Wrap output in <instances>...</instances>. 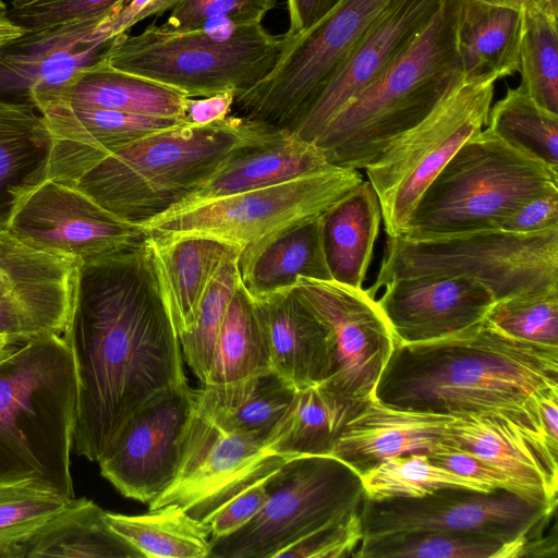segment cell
Wrapping results in <instances>:
<instances>
[{
    "label": "cell",
    "instance_id": "6da1fadb",
    "mask_svg": "<svg viewBox=\"0 0 558 558\" xmlns=\"http://www.w3.org/2000/svg\"><path fill=\"white\" fill-rule=\"evenodd\" d=\"M62 337L78 386L73 449L98 462L141 408L187 383L148 233L80 265Z\"/></svg>",
    "mask_w": 558,
    "mask_h": 558
},
{
    "label": "cell",
    "instance_id": "7a4b0ae2",
    "mask_svg": "<svg viewBox=\"0 0 558 558\" xmlns=\"http://www.w3.org/2000/svg\"><path fill=\"white\" fill-rule=\"evenodd\" d=\"M551 388H558V349L518 340L484 319L430 341H396L374 400L449 416L502 413L545 436L536 399Z\"/></svg>",
    "mask_w": 558,
    "mask_h": 558
},
{
    "label": "cell",
    "instance_id": "3957f363",
    "mask_svg": "<svg viewBox=\"0 0 558 558\" xmlns=\"http://www.w3.org/2000/svg\"><path fill=\"white\" fill-rule=\"evenodd\" d=\"M72 350L60 335L0 352V483L33 482L71 499L77 411Z\"/></svg>",
    "mask_w": 558,
    "mask_h": 558
},
{
    "label": "cell",
    "instance_id": "277c9868",
    "mask_svg": "<svg viewBox=\"0 0 558 558\" xmlns=\"http://www.w3.org/2000/svg\"><path fill=\"white\" fill-rule=\"evenodd\" d=\"M458 0L444 3L410 48L313 141L331 167L366 169L462 83Z\"/></svg>",
    "mask_w": 558,
    "mask_h": 558
},
{
    "label": "cell",
    "instance_id": "5b68a950",
    "mask_svg": "<svg viewBox=\"0 0 558 558\" xmlns=\"http://www.w3.org/2000/svg\"><path fill=\"white\" fill-rule=\"evenodd\" d=\"M270 130L232 114L205 125L184 124L108 154L71 185L142 227L182 203L238 148Z\"/></svg>",
    "mask_w": 558,
    "mask_h": 558
},
{
    "label": "cell",
    "instance_id": "8992f818",
    "mask_svg": "<svg viewBox=\"0 0 558 558\" xmlns=\"http://www.w3.org/2000/svg\"><path fill=\"white\" fill-rule=\"evenodd\" d=\"M288 38L262 24L217 36L207 28L179 32L155 23L112 38L100 58L110 66L171 87L190 98L240 95L276 64Z\"/></svg>",
    "mask_w": 558,
    "mask_h": 558
},
{
    "label": "cell",
    "instance_id": "52a82bcc",
    "mask_svg": "<svg viewBox=\"0 0 558 558\" xmlns=\"http://www.w3.org/2000/svg\"><path fill=\"white\" fill-rule=\"evenodd\" d=\"M548 193H558V172L482 130L428 185L400 236L500 229L519 205Z\"/></svg>",
    "mask_w": 558,
    "mask_h": 558
},
{
    "label": "cell",
    "instance_id": "ba28073f",
    "mask_svg": "<svg viewBox=\"0 0 558 558\" xmlns=\"http://www.w3.org/2000/svg\"><path fill=\"white\" fill-rule=\"evenodd\" d=\"M429 274L472 278L496 301L558 287V229L387 236L377 279L367 291L375 296L390 280Z\"/></svg>",
    "mask_w": 558,
    "mask_h": 558
},
{
    "label": "cell",
    "instance_id": "9c48e42d",
    "mask_svg": "<svg viewBox=\"0 0 558 558\" xmlns=\"http://www.w3.org/2000/svg\"><path fill=\"white\" fill-rule=\"evenodd\" d=\"M398 0H340L296 36H286L271 71L234 97L231 113L272 130L294 132L335 73Z\"/></svg>",
    "mask_w": 558,
    "mask_h": 558
},
{
    "label": "cell",
    "instance_id": "30bf717a",
    "mask_svg": "<svg viewBox=\"0 0 558 558\" xmlns=\"http://www.w3.org/2000/svg\"><path fill=\"white\" fill-rule=\"evenodd\" d=\"M266 486L268 500L243 527L211 542L209 557L277 558L327 522L361 508L360 474L330 454L289 458Z\"/></svg>",
    "mask_w": 558,
    "mask_h": 558
},
{
    "label": "cell",
    "instance_id": "8fae6325",
    "mask_svg": "<svg viewBox=\"0 0 558 558\" xmlns=\"http://www.w3.org/2000/svg\"><path fill=\"white\" fill-rule=\"evenodd\" d=\"M494 82L462 83L366 168L387 236L403 234L422 194L460 147L487 124Z\"/></svg>",
    "mask_w": 558,
    "mask_h": 558
},
{
    "label": "cell",
    "instance_id": "7c38bea8",
    "mask_svg": "<svg viewBox=\"0 0 558 558\" xmlns=\"http://www.w3.org/2000/svg\"><path fill=\"white\" fill-rule=\"evenodd\" d=\"M363 181L356 169L332 167L283 183L166 213L143 225L149 234L202 233L242 250L291 225L323 215Z\"/></svg>",
    "mask_w": 558,
    "mask_h": 558
},
{
    "label": "cell",
    "instance_id": "4fadbf2b",
    "mask_svg": "<svg viewBox=\"0 0 558 558\" xmlns=\"http://www.w3.org/2000/svg\"><path fill=\"white\" fill-rule=\"evenodd\" d=\"M556 507L557 502L531 501L505 488L485 493L444 487L420 498H364L360 518L363 537L428 530L506 544L543 533Z\"/></svg>",
    "mask_w": 558,
    "mask_h": 558
},
{
    "label": "cell",
    "instance_id": "5bb4252c",
    "mask_svg": "<svg viewBox=\"0 0 558 558\" xmlns=\"http://www.w3.org/2000/svg\"><path fill=\"white\" fill-rule=\"evenodd\" d=\"M289 458L253 438L227 434L194 411L175 478L149 502V510L177 505L207 524L230 499L269 477Z\"/></svg>",
    "mask_w": 558,
    "mask_h": 558
},
{
    "label": "cell",
    "instance_id": "9a60e30c",
    "mask_svg": "<svg viewBox=\"0 0 558 558\" xmlns=\"http://www.w3.org/2000/svg\"><path fill=\"white\" fill-rule=\"evenodd\" d=\"M7 227L22 242L80 265L110 255L147 232L71 184L44 179L12 210Z\"/></svg>",
    "mask_w": 558,
    "mask_h": 558
},
{
    "label": "cell",
    "instance_id": "2e32d148",
    "mask_svg": "<svg viewBox=\"0 0 558 558\" xmlns=\"http://www.w3.org/2000/svg\"><path fill=\"white\" fill-rule=\"evenodd\" d=\"M293 288L332 335L333 372L320 385L351 398L374 400L397 341L375 296L362 288L305 277H299Z\"/></svg>",
    "mask_w": 558,
    "mask_h": 558
},
{
    "label": "cell",
    "instance_id": "e0dca14e",
    "mask_svg": "<svg viewBox=\"0 0 558 558\" xmlns=\"http://www.w3.org/2000/svg\"><path fill=\"white\" fill-rule=\"evenodd\" d=\"M193 390L185 383L150 400L98 461L101 475L123 496L149 504L174 481L194 413Z\"/></svg>",
    "mask_w": 558,
    "mask_h": 558
},
{
    "label": "cell",
    "instance_id": "ac0fdd59",
    "mask_svg": "<svg viewBox=\"0 0 558 558\" xmlns=\"http://www.w3.org/2000/svg\"><path fill=\"white\" fill-rule=\"evenodd\" d=\"M80 264L37 250L0 222V337L12 342L66 330Z\"/></svg>",
    "mask_w": 558,
    "mask_h": 558
},
{
    "label": "cell",
    "instance_id": "d6986e66",
    "mask_svg": "<svg viewBox=\"0 0 558 558\" xmlns=\"http://www.w3.org/2000/svg\"><path fill=\"white\" fill-rule=\"evenodd\" d=\"M121 7L0 43V100L38 111L53 101L80 69L100 57L109 41L99 25Z\"/></svg>",
    "mask_w": 558,
    "mask_h": 558
},
{
    "label": "cell",
    "instance_id": "ffe728a7",
    "mask_svg": "<svg viewBox=\"0 0 558 558\" xmlns=\"http://www.w3.org/2000/svg\"><path fill=\"white\" fill-rule=\"evenodd\" d=\"M444 0H398L344 60L294 133L313 142L353 98L383 76L432 22Z\"/></svg>",
    "mask_w": 558,
    "mask_h": 558
},
{
    "label": "cell",
    "instance_id": "44dd1931",
    "mask_svg": "<svg viewBox=\"0 0 558 558\" xmlns=\"http://www.w3.org/2000/svg\"><path fill=\"white\" fill-rule=\"evenodd\" d=\"M444 442L465 449L498 470L511 492L531 501L557 502L558 453L543 434L502 413L452 416Z\"/></svg>",
    "mask_w": 558,
    "mask_h": 558
},
{
    "label": "cell",
    "instance_id": "7402d4cb",
    "mask_svg": "<svg viewBox=\"0 0 558 558\" xmlns=\"http://www.w3.org/2000/svg\"><path fill=\"white\" fill-rule=\"evenodd\" d=\"M377 300L398 343L430 341L485 319L496 302L481 282L450 275H418L390 280Z\"/></svg>",
    "mask_w": 558,
    "mask_h": 558
},
{
    "label": "cell",
    "instance_id": "603a6c76",
    "mask_svg": "<svg viewBox=\"0 0 558 558\" xmlns=\"http://www.w3.org/2000/svg\"><path fill=\"white\" fill-rule=\"evenodd\" d=\"M252 300L268 341L271 368L296 390L329 378L335 366L331 331L294 288Z\"/></svg>",
    "mask_w": 558,
    "mask_h": 558
},
{
    "label": "cell",
    "instance_id": "cb8c5ba5",
    "mask_svg": "<svg viewBox=\"0 0 558 558\" xmlns=\"http://www.w3.org/2000/svg\"><path fill=\"white\" fill-rule=\"evenodd\" d=\"M330 168L314 142L303 140L294 132L270 130L260 138L238 148L206 182L167 213Z\"/></svg>",
    "mask_w": 558,
    "mask_h": 558
},
{
    "label": "cell",
    "instance_id": "d4e9b609",
    "mask_svg": "<svg viewBox=\"0 0 558 558\" xmlns=\"http://www.w3.org/2000/svg\"><path fill=\"white\" fill-rule=\"evenodd\" d=\"M451 418L371 400L344 426L330 456L361 476L388 459L429 451L442 440Z\"/></svg>",
    "mask_w": 558,
    "mask_h": 558
},
{
    "label": "cell",
    "instance_id": "484cf974",
    "mask_svg": "<svg viewBox=\"0 0 558 558\" xmlns=\"http://www.w3.org/2000/svg\"><path fill=\"white\" fill-rule=\"evenodd\" d=\"M165 300L178 335L189 330L217 272L240 246L202 233L149 234Z\"/></svg>",
    "mask_w": 558,
    "mask_h": 558
},
{
    "label": "cell",
    "instance_id": "4316f807",
    "mask_svg": "<svg viewBox=\"0 0 558 558\" xmlns=\"http://www.w3.org/2000/svg\"><path fill=\"white\" fill-rule=\"evenodd\" d=\"M296 389L272 368L226 384L193 390L194 411L220 430L265 446Z\"/></svg>",
    "mask_w": 558,
    "mask_h": 558
},
{
    "label": "cell",
    "instance_id": "83f0119b",
    "mask_svg": "<svg viewBox=\"0 0 558 558\" xmlns=\"http://www.w3.org/2000/svg\"><path fill=\"white\" fill-rule=\"evenodd\" d=\"M238 269L242 287L253 299L291 288L299 277L332 280L323 246L322 215L244 247Z\"/></svg>",
    "mask_w": 558,
    "mask_h": 558
},
{
    "label": "cell",
    "instance_id": "f1b7e54d",
    "mask_svg": "<svg viewBox=\"0 0 558 558\" xmlns=\"http://www.w3.org/2000/svg\"><path fill=\"white\" fill-rule=\"evenodd\" d=\"M522 9L458 0L457 46L463 83L495 82L519 72Z\"/></svg>",
    "mask_w": 558,
    "mask_h": 558
},
{
    "label": "cell",
    "instance_id": "f546056e",
    "mask_svg": "<svg viewBox=\"0 0 558 558\" xmlns=\"http://www.w3.org/2000/svg\"><path fill=\"white\" fill-rule=\"evenodd\" d=\"M381 219L377 194L364 180L322 215L323 246L332 280L362 288Z\"/></svg>",
    "mask_w": 558,
    "mask_h": 558
},
{
    "label": "cell",
    "instance_id": "4dcf8cb0",
    "mask_svg": "<svg viewBox=\"0 0 558 558\" xmlns=\"http://www.w3.org/2000/svg\"><path fill=\"white\" fill-rule=\"evenodd\" d=\"M186 99L185 95L171 87L117 70L99 57L80 69L51 102L184 121Z\"/></svg>",
    "mask_w": 558,
    "mask_h": 558
},
{
    "label": "cell",
    "instance_id": "1f68e13d",
    "mask_svg": "<svg viewBox=\"0 0 558 558\" xmlns=\"http://www.w3.org/2000/svg\"><path fill=\"white\" fill-rule=\"evenodd\" d=\"M51 133L32 105L0 100V222L46 178Z\"/></svg>",
    "mask_w": 558,
    "mask_h": 558
},
{
    "label": "cell",
    "instance_id": "d6a6232c",
    "mask_svg": "<svg viewBox=\"0 0 558 558\" xmlns=\"http://www.w3.org/2000/svg\"><path fill=\"white\" fill-rule=\"evenodd\" d=\"M21 546L23 558H144L109 525L106 511L86 498L70 499Z\"/></svg>",
    "mask_w": 558,
    "mask_h": 558
},
{
    "label": "cell",
    "instance_id": "836d02e7",
    "mask_svg": "<svg viewBox=\"0 0 558 558\" xmlns=\"http://www.w3.org/2000/svg\"><path fill=\"white\" fill-rule=\"evenodd\" d=\"M367 402L320 384L296 390L266 448L283 457L330 454L344 426Z\"/></svg>",
    "mask_w": 558,
    "mask_h": 558
},
{
    "label": "cell",
    "instance_id": "e575fe53",
    "mask_svg": "<svg viewBox=\"0 0 558 558\" xmlns=\"http://www.w3.org/2000/svg\"><path fill=\"white\" fill-rule=\"evenodd\" d=\"M109 525L144 558H204L211 553L209 526L177 505L138 515L106 511Z\"/></svg>",
    "mask_w": 558,
    "mask_h": 558
},
{
    "label": "cell",
    "instance_id": "d590c367",
    "mask_svg": "<svg viewBox=\"0 0 558 558\" xmlns=\"http://www.w3.org/2000/svg\"><path fill=\"white\" fill-rule=\"evenodd\" d=\"M271 368L268 341L241 282L229 303L206 384L235 381Z\"/></svg>",
    "mask_w": 558,
    "mask_h": 558
},
{
    "label": "cell",
    "instance_id": "8d00e7d4",
    "mask_svg": "<svg viewBox=\"0 0 558 558\" xmlns=\"http://www.w3.org/2000/svg\"><path fill=\"white\" fill-rule=\"evenodd\" d=\"M488 130L558 172V114L541 107L520 85L490 107Z\"/></svg>",
    "mask_w": 558,
    "mask_h": 558
},
{
    "label": "cell",
    "instance_id": "74e56055",
    "mask_svg": "<svg viewBox=\"0 0 558 558\" xmlns=\"http://www.w3.org/2000/svg\"><path fill=\"white\" fill-rule=\"evenodd\" d=\"M364 498H420L444 487L478 492L496 489L488 483L471 480L435 465L427 452H414L388 459L361 475Z\"/></svg>",
    "mask_w": 558,
    "mask_h": 558
},
{
    "label": "cell",
    "instance_id": "f35d334b",
    "mask_svg": "<svg viewBox=\"0 0 558 558\" xmlns=\"http://www.w3.org/2000/svg\"><path fill=\"white\" fill-rule=\"evenodd\" d=\"M521 9L520 85L541 107L558 114V16L536 4Z\"/></svg>",
    "mask_w": 558,
    "mask_h": 558
},
{
    "label": "cell",
    "instance_id": "ab89813d",
    "mask_svg": "<svg viewBox=\"0 0 558 558\" xmlns=\"http://www.w3.org/2000/svg\"><path fill=\"white\" fill-rule=\"evenodd\" d=\"M501 545L480 536L414 530L363 537L353 558H494Z\"/></svg>",
    "mask_w": 558,
    "mask_h": 558
},
{
    "label": "cell",
    "instance_id": "60d3db41",
    "mask_svg": "<svg viewBox=\"0 0 558 558\" xmlns=\"http://www.w3.org/2000/svg\"><path fill=\"white\" fill-rule=\"evenodd\" d=\"M239 284L238 259H234L226 264L214 277L193 326L179 335L182 355L203 384L210 372L220 328Z\"/></svg>",
    "mask_w": 558,
    "mask_h": 558
},
{
    "label": "cell",
    "instance_id": "b9f144b4",
    "mask_svg": "<svg viewBox=\"0 0 558 558\" xmlns=\"http://www.w3.org/2000/svg\"><path fill=\"white\" fill-rule=\"evenodd\" d=\"M485 320L518 340L558 349V287L496 301Z\"/></svg>",
    "mask_w": 558,
    "mask_h": 558
},
{
    "label": "cell",
    "instance_id": "7bdbcfd3",
    "mask_svg": "<svg viewBox=\"0 0 558 558\" xmlns=\"http://www.w3.org/2000/svg\"><path fill=\"white\" fill-rule=\"evenodd\" d=\"M69 500L33 482L0 483V541L29 536Z\"/></svg>",
    "mask_w": 558,
    "mask_h": 558
},
{
    "label": "cell",
    "instance_id": "ee69618b",
    "mask_svg": "<svg viewBox=\"0 0 558 558\" xmlns=\"http://www.w3.org/2000/svg\"><path fill=\"white\" fill-rule=\"evenodd\" d=\"M277 0H180L171 10L165 27L185 32L207 28L215 21H228L232 27L262 24Z\"/></svg>",
    "mask_w": 558,
    "mask_h": 558
},
{
    "label": "cell",
    "instance_id": "f6af8a7d",
    "mask_svg": "<svg viewBox=\"0 0 558 558\" xmlns=\"http://www.w3.org/2000/svg\"><path fill=\"white\" fill-rule=\"evenodd\" d=\"M126 1L38 0L25 5L11 7L9 19L27 32H38L108 14Z\"/></svg>",
    "mask_w": 558,
    "mask_h": 558
},
{
    "label": "cell",
    "instance_id": "bcb514c9",
    "mask_svg": "<svg viewBox=\"0 0 558 558\" xmlns=\"http://www.w3.org/2000/svg\"><path fill=\"white\" fill-rule=\"evenodd\" d=\"M360 509L327 522L286 547L277 558H353L363 539Z\"/></svg>",
    "mask_w": 558,
    "mask_h": 558
},
{
    "label": "cell",
    "instance_id": "7dc6e473",
    "mask_svg": "<svg viewBox=\"0 0 558 558\" xmlns=\"http://www.w3.org/2000/svg\"><path fill=\"white\" fill-rule=\"evenodd\" d=\"M267 480L268 477L243 489L216 511L207 522L211 542L243 527L262 510L269 497Z\"/></svg>",
    "mask_w": 558,
    "mask_h": 558
},
{
    "label": "cell",
    "instance_id": "c3c4849f",
    "mask_svg": "<svg viewBox=\"0 0 558 558\" xmlns=\"http://www.w3.org/2000/svg\"><path fill=\"white\" fill-rule=\"evenodd\" d=\"M427 454L435 465L511 492L508 480L498 470L465 449L440 441Z\"/></svg>",
    "mask_w": 558,
    "mask_h": 558
},
{
    "label": "cell",
    "instance_id": "681fc988",
    "mask_svg": "<svg viewBox=\"0 0 558 558\" xmlns=\"http://www.w3.org/2000/svg\"><path fill=\"white\" fill-rule=\"evenodd\" d=\"M502 230L538 233L558 229V193L543 194L519 205L502 222Z\"/></svg>",
    "mask_w": 558,
    "mask_h": 558
},
{
    "label": "cell",
    "instance_id": "f907efd6",
    "mask_svg": "<svg viewBox=\"0 0 558 558\" xmlns=\"http://www.w3.org/2000/svg\"><path fill=\"white\" fill-rule=\"evenodd\" d=\"M180 0H128L117 12L107 17L100 29L111 40L116 36L128 33L137 23L151 17L161 16L171 11Z\"/></svg>",
    "mask_w": 558,
    "mask_h": 558
},
{
    "label": "cell",
    "instance_id": "816d5d0a",
    "mask_svg": "<svg viewBox=\"0 0 558 558\" xmlns=\"http://www.w3.org/2000/svg\"><path fill=\"white\" fill-rule=\"evenodd\" d=\"M235 94L221 93L208 97H187L184 109L186 125L198 126L222 120L231 114Z\"/></svg>",
    "mask_w": 558,
    "mask_h": 558
},
{
    "label": "cell",
    "instance_id": "f5cc1de1",
    "mask_svg": "<svg viewBox=\"0 0 558 558\" xmlns=\"http://www.w3.org/2000/svg\"><path fill=\"white\" fill-rule=\"evenodd\" d=\"M557 558V534L544 536L543 533L522 536L502 544L494 558Z\"/></svg>",
    "mask_w": 558,
    "mask_h": 558
},
{
    "label": "cell",
    "instance_id": "db71d44e",
    "mask_svg": "<svg viewBox=\"0 0 558 558\" xmlns=\"http://www.w3.org/2000/svg\"><path fill=\"white\" fill-rule=\"evenodd\" d=\"M340 0H287L288 36H296L324 17Z\"/></svg>",
    "mask_w": 558,
    "mask_h": 558
},
{
    "label": "cell",
    "instance_id": "11a10c76",
    "mask_svg": "<svg viewBox=\"0 0 558 558\" xmlns=\"http://www.w3.org/2000/svg\"><path fill=\"white\" fill-rule=\"evenodd\" d=\"M536 403L548 446L558 453V388L547 389L539 393Z\"/></svg>",
    "mask_w": 558,
    "mask_h": 558
},
{
    "label": "cell",
    "instance_id": "9f6ffc18",
    "mask_svg": "<svg viewBox=\"0 0 558 558\" xmlns=\"http://www.w3.org/2000/svg\"><path fill=\"white\" fill-rule=\"evenodd\" d=\"M21 541H0V558H23Z\"/></svg>",
    "mask_w": 558,
    "mask_h": 558
},
{
    "label": "cell",
    "instance_id": "6f0895ef",
    "mask_svg": "<svg viewBox=\"0 0 558 558\" xmlns=\"http://www.w3.org/2000/svg\"><path fill=\"white\" fill-rule=\"evenodd\" d=\"M495 3L517 7V8H523L527 4L536 3L539 0H487Z\"/></svg>",
    "mask_w": 558,
    "mask_h": 558
},
{
    "label": "cell",
    "instance_id": "680465c9",
    "mask_svg": "<svg viewBox=\"0 0 558 558\" xmlns=\"http://www.w3.org/2000/svg\"><path fill=\"white\" fill-rule=\"evenodd\" d=\"M10 21L9 19V7L5 2L0 0V22Z\"/></svg>",
    "mask_w": 558,
    "mask_h": 558
},
{
    "label": "cell",
    "instance_id": "91938a15",
    "mask_svg": "<svg viewBox=\"0 0 558 558\" xmlns=\"http://www.w3.org/2000/svg\"><path fill=\"white\" fill-rule=\"evenodd\" d=\"M38 0H9L11 7H19V5H25L29 3H34Z\"/></svg>",
    "mask_w": 558,
    "mask_h": 558
},
{
    "label": "cell",
    "instance_id": "94428289",
    "mask_svg": "<svg viewBox=\"0 0 558 558\" xmlns=\"http://www.w3.org/2000/svg\"><path fill=\"white\" fill-rule=\"evenodd\" d=\"M12 341L7 340L3 337H0V352L3 351Z\"/></svg>",
    "mask_w": 558,
    "mask_h": 558
}]
</instances>
